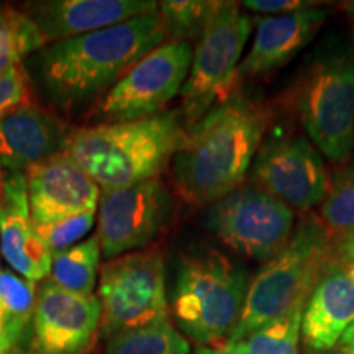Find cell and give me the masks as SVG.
Here are the masks:
<instances>
[{"label": "cell", "mask_w": 354, "mask_h": 354, "mask_svg": "<svg viewBox=\"0 0 354 354\" xmlns=\"http://www.w3.org/2000/svg\"><path fill=\"white\" fill-rule=\"evenodd\" d=\"M328 15V8L315 3L284 15L254 19V41L241 59L238 81L263 79L289 64L317 37Z\"/></svg>", "instance_id": "2e32d148"}, {"label": "cell", "mask_w": 354, "mask_h": 354, "mask_svg": "<svg viewBox=\"0 0 354 354\" xmlns=\"http://www.w3.org/2000/svg\"><path fill=\"white\" fill-rule=\"evenodd\" d=\"M333 259L339 264L354 263V234L333 241Z\"/></svg>", "instance_id": "f546056e"}, {"label": "cell", "mask_w": 354, "mask_h": 354, "mask_svg": "<svg viewBox=\"0 0 354 354\" xmlns=\"http://www.w3.org/2000/svg\"><path fill=\"white\" fill-rule=\"evenodd\" d=\"M333 240L318 216H307L248 286L241 317L228 342H241L263 326L304 310L326 268Z\"/></svg>", "instance_id": "277c9868"}, {"label": "cell", "mask_w": 354, "mask_h": 354, "mask_svg": "<svg viewBox=\"0 0 354 354\" xmlns=\"http://www.w3.org/2000/svg\"><path fill=\"white\" fill-rule=\"evenodd\" d=\"M68 136L56 115L26 102L0 118V171L25 172L64 151Z\"/></svg>", "instance_id": "ac0fdd59"}, {"label": "cell", "mask_w": 354, "mask_h": 354, "mask_svg": "<svg viewBox=\"0 0 354 354\" xmlns=\"http://www.w3.org/2000/svg\"><path fill=\"white\" fill-rule=\"evenodd\" d=\"M354 323V282L339 263L333 261L313 289L302 315L305 346L330 351Z\"/></svg>", "instance_id": "d6986e66"}, {"label": "cell", "mask_w": 354, "mask_h": 354, "mask_svg": "<svg viewBox=\"0 0 354 354\" xmlns=\"http://www.w3.org/2000/svg\"><path fill=\"white\" fill-rule=\"evenodd\" d=\"M97 210L79 214L69 218L55 221V223L46 225V227H38V233L41 236L51 256L61 253V251L69 250L79 240H82L86 234L94 227L97 218Z\"/></svg>", "instance_id": "4316f807"}, {"label": "cell", "mask_w": 354, "mask_h": 354, "mask_svg": "<svg viewBox=\"0 0 354 354\" xmlns=\"http://www.w3.org/2000/svg\"><path fill=\"white\" fill-rule=\"evenodd\" d=\"M105 354H190V346L189 339L165 318L112 336Z\"/></svg>", "instance_id": "44dd1931"}, {"label": "cell", "mask_w": 354, "mask_h": 354, "mask_svg": "<svg viewBox=\"0 0 354 354\" xmlns=\"http://www.w3.org/2000/svg\"><path fill=\"white\" fill-rule=\"evenodd\" d=\"M158 7L153 0H46L28 3L26 13L51 44L158 13Z\"/></svg>", "instance_id": "e0dca14e"}, {"label": "cell", "mask_w": 354, "mask_h": 354, "mask_svg": "<svg viewBox=\"0 0 354 354\" xmlns=\"http://www.w3.org/2000/svg\"><path fill=\"white\" fill-rule=\"evenodd\" d=\"M254 19L241 3L220 2L192 55L189 76L180 88L183 120L194 127L215 105L236 91L238 68Z\"/></svg>", "instance_id": "52a82bcc"}, {"label": "cell", "mask_w": 354, "mask_h": 354, "mask_svg": "<svg viewBox=\"0 0 354 354\" xmlns=\"http://www.w3.org/2000/svg\"><path fill=\"white\" fill-rule=\"evenodd\" d=\"M30 214L37 227L97 210L100 187L66 151L25 171Z\"/></svg>", "instance_id": "5bb4252c"}, {"label": "cell", "mask_w": 354, "mask_h": 354, "mask_svg": "<svg viewBox=\"0 0 354 354\" xmlns=\"http://www.w3.org/2000/svg\"><path fill=\"white\" fill-rule=\"evenodd\" d=\"M271 122L263 102L233 92L187 128L171 161L172 184L190 205H212L245 184Z\"/></svg>", "instance_id": "6da1fadb"}, {"label": "cell", "mask_w": 354, "mask_h": 354, "mask_svg": "<svg viewBox=\"0 0 354 354\" xmlns=\"http://www.w3.org/2000/svg\"><path fill=\"white\" fill-rule=\"evenodd\" d=\"M320 221L331 240L354 234V165H346L330 177V187L320 203Z\"/></svg>", "instance_id": "603a6c76"}, {"label": "cell", "mask_w": 354, "mask_h": 354, "mask_svg": "<svg viewBox=\"0 0 354 354\" xmlns=\"http://www.w3.org/2000/svg\"><path fill=\"white\" fill-rule=\"evenodd\" d=\"M344 268V271H346L348 277L351 279V281L354 282V263H349V264H342Z\"/></svg>", "instance_id": "e575fe53"}, {"label": "cell", "mask_w": 354, "mask_h": 354, "mask_svg": "<svg viewBox=\"0 0 354 354\" xmlns=\"http://www.w3.org/2000/svg\"><path fill=\"white\" fill-rule=\"evenodd\" d=\"M317 2H302V0H248L241 6L245 10L256 12V13H274L276 15H284V13H292L300 8L312 7Z\"/></svg>", "instance_id": "f1b7e54d"}, {"label": "cell", "mask_w": 354, "mask_h": 354, "mask_svg": "<svg viewBox=\"0 0 354 354\" xmlns=\"http://www.w3.org/2000/svg\"><path fill=\"white\" fill-rule=\"evenodd\" d=\"M342 354H354V323L346 330V333L342 336L338 346Z\"/></svg>", "instance_id": "d6a6232c"}, {"label": "cell", "mask_w": 354, "mask_h": 354, "mask_svg": "<svg viewBox=\"0 0 354 354\" xmlns=\"http://www.w3.org/2000/svg\"><path fill=\"white\" fill-rule=\"evenodd\" d=\"M28 102V86L21 66L0 74V118Z\"/></svg>", "instance_id": "83f0119b"}, {"label": "cell", "mask_w": 354, "mask_h": 354, "mask_svg": "<svg viewBox=\"0 0 354 354\" xmlns=\"http://www.w3.org/2000/svg\"><path fill=\"white\" fill-rule=\"evenodd\" d=\"M248 286L245 269L220 251L185 254L172 289L177 330L197 346H223L241 317Z\"/></svg>", "instance_id": "5b68a950"}, {"label": "cell", "mask_w": 354, "mask_h": 354, "mask_svg": "<svg viewBox=\"0 0 354 354\" xmlns=\"http://www.w3.org/2000/svg\"><path fill=\"white\" fill-rule=\"evenodd\" d=\"M0 176H2V172H0Z\"/></svg>", "instance_id": "8d00e7d4"}, {"label": "cell", "mask_w": 354, "mask_h": 354, "mask_svg": "<svg viewBox=\"0 0 354 354\" xmlns=\"http://www.w3.org/2000/svg\"><path fill=\"white\" fill-rule=\"evenodd\" d=\"M185 133L183 115L165 110L141 120L77 128L64 151L102 190H113L158 179Z\"/></svg>", "instance_id": "3957f363"}, {"label": "cell", "mask_w": 354, "mask_h": 354, "mask_svg": "<svg viewBox=\"0 0 354 354\" xmlns=\"http://www.w3.org/2000/svg\"><path fill=\"white\" fill-rule=\"evenodd\" d=\"M166 41L158 13L46 44L33 57L50 100L77 109L102 99L136 63Z\"/></svg>", "instance_id": "7a4b0ae2"}, {"label": "cell", "mask_w": 354, "mask_h": 354, "mask_svg": "<svg viewBox=\"0 0 354 354\" xmlns=\"http://www.w3.org/2000/svg\"><path fill=\"white\" fill-rule=\"evenodd\" d=\"M205 225L225 246L254 261H269L294 233V210L253 184H243L207 210Z\"/></svg>", "instance_id": "9c48e42d"}, {"label": "cell", "mask_w": 354, "mask_h": 354, "mask_svg": "<svg viewBox=\"0 0 354 354\" xmlns=\"http://www.w3.org/2000/svg\"><path fill=\"white\" fill-rule=\"evenodd\" d=\"M10 354H37V353H33L30 348H28V349H24V348H21L20 344H19V346L13 349V351H12Z\"/></svg>", "instance_id": "d590c367"}, {"label": "cell", "mask_w": 354, "mask_h": 354, "mask_svg": "<svg viewBox=\"0 0 354 354\" xmlns=\"http://www.w3.org/2000/svg\"><path fill=\"white\" fill-rule=\"evenodd\" d=\"M194 354H245V353H243L240 344L228 342V343H225L223 346H218V348L197 346Z\"/></svg>", "instance_id": "1f68e13d"}, {"label": "cell", "mask_w": 354, "mask_h": 354, "mask_svg": "<svg viewBox=\"0 0 354 354\" xmlns=\"http://www.w3.org/2000/svg\"><path fill=\"white\" fill-rule=\"evenodd\" d=\"M342 8L343 12L349 17V20H351V24L354 26V2H344L342 3Z\"/></svg>", "instance_id": "836d02e7"}, {"label": "cell", "mask_w": 354, "mask_h": 354, "mask_svg": "<svg viewBox=\"0 0 354 354\" xmlns=\"http://www.w3.org/2000/svg\"><path fill=\"white\" fill-rule=\"evenodd\" d=\"M220 2L209 0H165L158 15L166 41H187L201 38Z\"/></svg>", "instance_id": "cb8c5ba5"}, {"label": "cell", "mask_w": 354, "mask_h": 354, "mask_svg": "<svg viewBox=\"0 0 354 354\" xmlns=\"http://www.w3.org/2000/svg\"><path fill=\"white\" fill-rule=\"evenodd\" d=\"M0 172H2V171H0Z\"/></svg>", "instance_id": "74e56055"}, {"label": "cell", "mask_w": 354, "mask_h": 354, "mask_svg": "<svg viewBox=\"0 0 354 354\" xmlns=\"http://www.w3.org/2000/svg\"><path fill=\"white\" fill-rule=\"evenodd\" d=\"M290 97L318 151L335 162L349 161L354 151V57L335 53L312 61Z\"/></svg>", "instance_id": "8992f818"}, {"label": "cell", "mask_w": 354, "mask_h": 354, "mask_svg": "<svg viewBox=\"0 0 354 354\" xmlns=\"http://www.w3.org/2000/svg\"><path fill=\"white\" fill-rule=\"evenodd\" d=\"M192 44L165 41L136 63L97 105L105 123L133 122L165 112L180 94L192 64Z\"/></svg>", "instance_id": "30bf717a"}, {"label": "cell", "mask_w": 354, "mask_h": 354, "mask_svg": "<svg viewBox=\"0 0 354 354\" xmlns=\"http://www.w3.org/2000/svg\"><path fill=\"white\" fill-rule=\"evenodd\" d=\"M46 39L26 12L0 7V74L19 68L21 59L43 50Z\"/></svg>", "instance_id": "7402d4cb"}, {"label": "cell", "mask_w": 354, "mask_h": 354, "mask_svg": "<svg viewBox=\"0 0 354 354\" xmlns=\"http://www.w3.org/2000/svg\"><path fill=\"white\" fill-rule=\"evenodd\" d=\"M97 299L100 335L107 339L169 318L162 254L145 250L107 261L100 268Z\"/></svg>", "instance_id": "ba28073f"}, {"label": "cell", "mask_w": 354, "mask_h": 354, "mask_svg": "<svg viewBox=\"0 0 354 354\" xmlns=\"http://www.w3.org/2000/svg\"><path fill=\"white\" fill-rule=\"evenodd\" d=\"M304 310L263 326L240 344L245 354H299Z\"/></svg>", "instance_id": "484cf974"}, {"label": "cell", "mask_w": 354, "mask_h": 354, "mask_svg": "<svg viewBox=\"0 0 354 354\" xmlns=\"http://www.w3.org/2000/svg\"><path fill=\"white\" fill-rule=\"evenodd\" d=\"M250 177V184L299 212L320 205L330 187L322 153L307 136L294 133L261 145Z\"/></svg>", "instance_id": "8fae6325"}, {"label": "cell", "mask_w": 354, "mask_h": 354, "mask_svg": "<svg viewBox=\"0 0 354 354\" xmlns=\"http://www.w3.org/2000/svg\"><path fill=\"white\" fill-rule=\"evenodd\" d=\"M21 338H24V336L15 333V331L0 318V354H10L13 349L19 346Z\"/></svg>", "instance_id": "4dcf8cb0"}, {"label": "cell", "mask_w": 354, "mask_h": 354, "mask_svg": "<svg viewBox=\"0 0 354 354\" xmlns=\"http://www.w3.org/2000/svg\"><path fill=\"white\" fill-rule=\"evenodd\" d=\"M37 295V282L0 268V318L20 336L32 323Z\"/></svg>", "instance_id": "d4e9b609"}, {"label": "cell", "mask_w": 354, "mask_h": 354, "mask_svg": "<svg viewBox=\"0 0 354 354\" xmlns=\"http://www.w3.org/2000/svg\"><path fill=\"white\" fill-rule=\"evenodd\" d=\"M97 214V238L102 256H118L141 251L166 227L172 201L161 179H151L130 187L102 190Z\"/></svg>", "instance_id": "7c38bea8"}, {"label": "cell", "mask_w": 354, "mask_h": 354, "mask_svg": "<svg viewBox=\"0 0 354 354\" xmlns=\"http://www.w3.org/2000/svg\"><path fill=\"white\" fill-rule=\"evenodd\" d=\"M102 251L97 234L69 250L53 254L48 281L59 289L79 295H92L99 282Z\"/></svg>", "instance_id": "ffe728a7"}, {"label": "cell", "mask_w": 354, "mask_h": 354, "mask_svg": "<svg viewBox=\"0 0 354 354\" xmlns=\"http://www.w3.org/2000/svg\"><path fill=\"white\" fill-rule=\"evenodd\" d=\"M102 310L95 295L39 286L32 317L30 349L37 354H86L100 333Z\"/></svg>", "instance_id": "4fadbf2b"}, {"label": "cell", "mask_w": 354, "mask_h": 354, "mask_svg": "<svg viewBox=\"0 0 354 354\" xmlns=\"http://www.w3.org/2000/svg\"><path fill=\"white\" fill-rule=\"evenodd\" d=\"M0 254L12 271L28 281L50 276L53 256L30 214L25 172L0 176Z\"/></svg>", "instance_id": "9a60e30c"}]
</instances>
